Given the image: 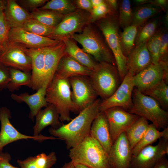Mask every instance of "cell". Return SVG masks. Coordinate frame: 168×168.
Wrapping results in <instances>:
<instances>
[{
  "label": "cell",
  "mask_w": 168,
  "mask_h": 168,
  "mask_svg": "<svg viewBox=\"0 0 168 168\" xmlns=\"http://www.w3.org/2000/svg\"><path fill=\"white\" fill-rule=\"evenodd\" d=\"M90 15L88 12L78 9L65 15L48 37L59 41L71 38L73 35L82 31L86 26L89 24Z\"/></svg>",
  "instance_id": "obj_8"
},
{
  "label": "cell",
  "mask_w": 168,
  "mask_h": 168,
  "mask_svg": "<svg viewBox=\"0 0 168 168\" xmlns=\"http://www.w3.org/2000/svg\"><path fill=\"white\" fill-rule=\"evenodd\" d=\"M10 28L6 20L3 12L0 16V53L8 42Z\"/></svg>",
  "instance_id": "obj_41"
},
{
  "label": "cell",
  "mask_w": 168,
  "mask_h": 168,
  "mask_svg": "<svg viewBox=\"0 0 168 168\" xmlns=\"http://www.w3.org/2000/svg\"><path fill=\"white\" fill-rule=\"evenodd\" d=\"M153 168H168V161L166 156L162 158Z\"/></svg>",
  "instance_id": "obj_48"
},
{
  "label": "cell",
  "mask_w": 168,
  "mask_h": 168,
  "mask_svg": "<svg viewBox=\"0 0 168 168\" xmlns=\"http://www.w3.org/2000/svg\"><path fill=\"white\" fill-rule=\"evenodd\" d=\"M62 41L65 44L66 54L79 63L93 70L97 63L90 55L80 48L71 38L65 39Z\"/></svg>",
  "instance_id": "obj_25"
},
{
  "label": "cell",
  "mask_w": 168,
  "mask_h": 168,
  "mask_svg": "<svg viewBox=\"0 0 168 168\" xmlns=\"http://www.w3.org/2000/svg\"><path fill=\"white\" fill-rule=\"evenodd\" d=\"M60 41L40 36L21 28H11L8 42L27 48H40L54 45Z\"/></svg>",
  "instance_id": "obj_16"
},
{
  "label": "cell",
  "mask_w": 168,
  "mask_h": 168,
  "mask_svg": "<svg viewBox=\"0 0 168 168\" xmlns=\"http://www.w3.org/2000/svg\"><path fill=\"white\" fill-rule=\"evenodd\" d=\"M6 4V1L0 0V16L4 12Z\"/></svg>",
  "instance_id": "obj_52"
},
{
  "label": "cell",
  "mask_w": 168,
  "mask_h": 168,
  "mask_svg": "<svg viewBox=\"0 0 168 168\" xmlns=\"http://www.w3.org/2000/svg\"><path fill=\"white\" fill-rule=\"evenodd\" d=\"M57 161L56 154L52 152L48 155L42 152L24 160L18 159L17 162L21 168H51Z\"/></svg>",
  "instance_id": "obj_26"
},
{
  "label": "cell",
  "mask_w": 168,
  "mask_h": 168,
  "mask_svg": "<svg viewBox=\"0 0 168 168\" xmlns=\"http://www.w3.org/2000/svg\"><path fill=\"white\" fill-rule=\"evenodd\" d=\"M11 118V114L9 109L5 106L0 108V153L2 152L5 146L20 140L32 139L42 142L46 140L58 139L52 136H47L41 134L37 136L23 134L12 125L10 120Z\"/></svg>",
  "instance_id": "obj_9"
},
{
  "label": "cell",
  "mask_w": 168,
  "mask_h": 168,
  "mask_svg": "<svg viewBox=\"0 0 168 168\" xmlns=\"http://www.w3.org/2000/svg\"><path fill=\"white\" fill-rule=\"evenodd\" d=\"M158 63L163 68L168 67V33L166 28L162 30L161 35Z\"/></svg>",
  "instance_id": "obj_40"
},
{
  "label": "cell",
  "mask_w": 168,
  "mask_h": 168,
  "mask_svg": "<svg viewBox=\"0 0 168 168\" xmlns=\"http://www.w3.org/2000/svg\"><path fill=\"white\" fill-rule=\"evenodd\" d=\"M133 17V11L129 0L119 2L118 20L119 27L124 28L131 25Z\"/></svg>",
  "instance_id": "obj_36"
},
{
  "label": "cell",
  "mask_w": 168,
  "mask_h": 168,
  "mask_svg": "<svg viewBox=\"0 0 168 168\" xmlns=\"http://www.w3.org/2000/svg\"><path fill=\"white\" fill-rule=\"evenodd\" d=\"M60 168H75L73 162L71 161H70L65 163Z\"/></svg>",
  "instance_id": "obj_51"
},
{
  "label": "cell",
  "mask_w": 168,
  "mask_h": 168,
  "mask_svg": "<svg viewBox=\"0 0 168 168\" xmlns=\"http://www.w3.org/2000/svg\"><path fill=\"white\" fill-rule=\"evenodd\" d=\"M108 156L111 168H130L132 149L125 132L121 133L113 143Z\"/></svg>",
  "instance_id": "obj_15"
},
{
  "label": "cell",
  "mask_w": 168,
  "mask_h": 168,
  "mask_svg": "<svg viewBox=\"0 0 168 168\" xmlns=\"http://www.w3.org/2000/svg\"><path fill=\"white\" fill-rule=\"evenodd\" d=\"M21 28L32 33L47 37L52 33L54 29L33 18L26 22Z\"/></svg>",
  "instance_id": "obj_37"
},
{
  "label": "cell",
  "mask_w": 168,
  "mask_h": 168,
  "mask_svg": "<svg viewBox=\"0 0 168 168\" xmlns=\"http://www.w3.org/2000/svg\"><path fill=\"white\" fill-rule=\"evenodd\" d=\"M106 1L112 10L118 14L119 2L116 0H107Z\"/></svg>",
  "instance_id": "obj_47"
},
{
  "label": "cell",
  "mask_w": 168,
  "mask_h": 168,
  "mask_svg": "<svg viewBox=\"0 0 168 168\" xmlns=\"http://www.w3.org/2000/svg\"><path fill=\"white\" fill-rule=\"evenodd\" d=\"M0 63L25 72L32 70L31 59L22 46L9 42L0 53Z\"/></svg>",
  "instance_id": "obj_14"
},
{
  "label": "cell",
  "mask_w": 168,
  "mask_h": 168,
  "mask_svg": "<svg viewBox=\"0 0 168 168\" xmlns=\"http://www.w3.org/2000/svg\"><path fill=\"white\" fill-rule=\"evenodd\" d=\"M142 93L153 98L163 110L167 111L168 86L163 80Z\"/></svg>",
  "instance_id": "obj_31"
},
{
  "label": "cell",
  "mask_w": 168,
  "mask_h": 168,
  "mask_svg": "<svg viewBox=\"0 0 168 168\" xmlns=\"http://www.w3.org/2000/svg\"><path fill=\"white\" fill-rule=\"evenodd\" d=\"M151 1V0H135L133 2L135 4L139 6L146 4H150Z\"/></svg>",
  "instance_id": "obj_50"
},
{
  "label": "cell",
  "mask_w": 168,
  "mask_h": 168,
  "mask_svg": "<svg viewBox=\"0 0 168 168\" xmlns=\"http://www.w3.org/2000/svg\"><path fill=\"white\" fill-rule=\"evenodd\" d=\"M101 101L100 99H97L68 123L63 124L57 128L50 127L49 129V133L53 137L64 140L67 149L75 147L90 134L92 122L100 113Z\"/></svg>",
  "instance_id": "obj_1"
},
{
  "label": "cell",
  "mask_w": 168,
  "mask_h": 168,
  "mask_svg": "<svg viewBox=\"0 0 168 168\" xmlns=\"http://www.w3.org/2000/svg\"><path fill=\"white\" fill-rule=\"evenodd\" d=\"M0 168H21L12 165L10 161L11 160L10 155L7 152L0 153Z\"/></svg>",
  "instance_id": "obj_43"
},
{
  "label": "cell",
  "mask_w": 168,
  "mask_h": 168,
  "mask_svg": "<svg viewBox=\"0 0 168 168\" xmlns=\"http://www.w3.org/2000/svg\"><path fill=\"white\" fill-rule=\"evenodd\" d=\"M36 121L33 128V136H37L47 127L50 126L57 128L62 124L60 120L59 115L55 106L48 104L43 110H41L35 116Z\"/></svg>",
  "instance_id": "obj_23"
},
{
  "label": "cell",
  "mask_w": 168,
  "mask_h": 168,
  "mask_svg": "<svg viewBox=\"0 0 168 168\" xmlns=\"http://www.w3.org/2000/svg\"><path fill=\"white\" fill-rule=\"evenodd\" d=\"M162 30L158 29L146 42L147 47L151 57L152 63L153 64H156L159 63L160 47Z\"/></svg>",
  "instance_id": "obj_38"
},
{
  "label": "cell",
  "mask_w": 168,
  "mask_h": 168,
  "mask_svg": "<svg viewBox=\"0 0 168 168\" xmlns=\"http://www.w3.org/2000/svg\"><path fill=\"white\" fill-rule=\"evenodd\" d=\"M155 146L148 145L136 155L133 156L130 168H153L157 162L168 153V140L159 139Z\"/></svg>",
  "instance_id": "obj_12"
},
{
  "label": "cell",
  "mask_w": 168,
  "mask_h": 168,
  "mask_svg": "<svg viewBox=\"0 0 168 168\" xmlns=\"http://www.w3.org/2000/svg\"><path fill=\"white\" fill-rule=\"evenodd\" d=\"M93 8L96 7L103 3V0H90Z\"/></svg>",
  "instance_id": "obj_49"
},
{
  "label": "cell",
  "mask_w": 168,
  "mask_h": 168,
  "mask_svg": "<svg viewBox=\"0 0 168 168\" xmlns=\"http://www.w3.org/2000/svg\"><path fill=\"white\" fill-rule=\"evenodd\" d=\"M4 12L6 20L11 28H21L26 22L32 18L30 14L13 0L6 1Z\"/></svg>",
  "instance_id": "obj_24"
},
{
  "label": "cell",
  "mask_w": 168,
  "mask_h": 168,
  "mask_svg": "<svg viewBox=\"0 0 168 168\" xmlns=\"http://www.w3.org/2000/svg\"><path fill=\"white\" fill-rule=\"evenodd\" d=\"M10 80L9 68L0 63V91L7 88Z\"/></svg>",
  "instance_id": "obj_42"
},
{
  "label": "cell",
  "mask_w": 168,
  "mask_h": 168,
  "mask_svg": "<svg viewBox=\"0 0 168 168\" xmlns=\"http://www.w3.org/2000/svg\"><path fill=\"white\" fill-rule=\"evenodd\" d=\"M158 25V20L156 19L146 22L139 27L135 40V47L146 42L157 31Z\"/></svg>",
  "instance_id": "obj_35"
},
{
  "label": "cell",
  "mask_w": 168,
  "mask_h": 168,
  "mask_svg": "<svg viewBox=\"0 0 168 168\" xmlns=\"http://www.w3.org/2000/svg\"><path fill=\"white\" fill-rule=\"evenodd\" d=\"M10 80L7 87L11 92L17 90L22 86L32 88L31 72H24L14 68H9Z\"/></svg>",
  "instance_id": "obj_30"
},
{
  "label": "cell",
  "mask_w": 168,
  "mask_h": 168,
  "mask_svg": "<svg viewBox=\"0 0 168 168\" xmlns=\"http://www.w3.org/2000/svg\"><path fill=\"white\" fill-rule=\"evenodd\" d=\"M75 168H90L83 165L73 163Z\"/></svg>",
  "instance_id": "obj_53"
},
{
  "label": "cell",
  "mask_w": 168,
  "mask_h": 168,
  "mask_svg": "<svg viewBox=\"0 0 168 168\" xmlns=\"http://www.w3.org/2000/svg\"><path fill=\"white\" fill-rule=\"evenodd\" d=\"M133 105L127 111L152 122L158 129L168 127V112L163 110L155 99L134 88Z\"/></svg>",
  "instance_id": "obj_4"
},
{
  "label": "cell",
  "mask_w": 168,
  "mask_h": 168,
  "mask_svg": "<svg viewBox=\"0 0 168 168\" xmlns=\"http://www.w3.org/2000/svg\"><path fill=\"white\" fill-rule=\"evenodd\" d=\"M163 138L168 140V127L160 131L152 124H149L144 136L132 150L133 156L136 155L142 149L152 144L158 139Z\"/></svg>",
  "instance_id": "obj_27"
},
{
  "label": "cell",
  "mask_w": 168,
  "mask_h": 168,
  "mask_svg": "<svg viewBox=\"0 0 168 168\" xmlns=\"http://www.w3.org/2000/svg\"><path fill=\"white\" fill-rule=\"evenodd\" d=\"M71 38L81 44L82 50L91 55L98 63L106 62L116 66L114 55L105 40L90 24L84 28L81 33L74 34Z\"/></svg>",
  "instance_id": "obj_6"
},
{
  "label": "cell",
  "mask_w": 168,
  "mask_h": 168,
  "mask_svg": "<svg viewBox=\"0 0 168 168\" xmlns=\"http://www.w3.org/2000/svg\"><path fill=\"white\" fill-rule=\"evenodd\" d=\"M47 87L45 86H42L31 95L27 92L21 93L19 95L12 94L11 97L17 102H24L27 105L30 109L29 117L34 122L35 117L41 109L46 107L48 104L45 97Z\"/></svg>",
  "instance_id": "obj_20"
},
{
  "label": "cell",
  "mask_w": 168,
  "mask_h": 168,
  "mask_svg": "<svg viewBox=\"0 0 168 168\" xmlns=\"http://www.w3.org/2000/svg\"><path fill=\"white\" fill-rule=\"evenodd\" d=\"M90 13L89 24L95 22L108 15H118V14L115 13L112 10L106 0H105L104 2L100 5L93 8Z\"/></svg>",
  "instance_id": "obj_39"
},
{
  "label": "cell",
  "mask_w": 168,
  "mask_h": 168,
  "mask_svg": "<svg viewBox=\"0 0 168 168\" xmlns=\"http://www.w3.org/2000/svg\"><path fill=\"white\" fill-rule=\"evenodd\" d=\"M162 11L160 8L149 3L138 6L133 11L131 25L138 28L149 19Z\"/></svg>",
  "instance_id": "obj_28"
},
{
  "label": "cell",
  "mask_w": 168,
  "mask_h": 168,
  "mask_svg": "<svg viewBox=\"0 0 168 168\" xmlns=\"http://www.w3.org/2000/svg\"><path fill=\"white\" fill-rule=\"evenodd\" d=\"M88 77L78 76L68 78L72 88V100L80 112L97 99L98 96Z\"/></svg>",
  "instance_id": "obj_11"
},
{
  "label": "cell",
  "mask_w": 168,
  "mask_h": 168,
  "mask_svg": "<svg viewBox=\"0 0 168 168\" xmlns=\"http://www.w3.org/2000/svg\"><path fill=\"white\" fill-rule=\"evenodd\" d=\"M138 27L132 25L124 28L119 33V39L122 52L127 57L135 47V40Z\"/></svg>",
  "instance_id": "obj_33"
},
{
  "label": "cell",
  "mask_w": 168,
  "mask_h": 168,
  "mask_svg": "<svg viewBox=\"0 0 168 168\" xmlns=\"http://www.w3.org/2000/svg\"><path fill=\"white\" fill-rule=\"evenodd\" d=\"M69 150L68 156L73 163L82 164L90 168H111L108 154L90 134Z\"/></svg>",
  "instance_id": "obj_3"
},
{
  "label": "cell",
  "mask_w": 168,
  "mask_h": 168,
  "mask_svg": "<svg viewBox=\"0 0 168 168\" xmlns=\"http://www.w3.org/2000/svg\"><path fill=\"white\" fill-rule=\"evenodd\" d=\"M78 9L91 13L93 8L90 0H77L74 1Z\"/></svg>",
  "instance_id": "obj_44"
},
{
  "label": "cell",
  "mask_w": 168,
  "mask_h": 168,
  "mask_svg": "<svg viewBox=\"0 0 168 168\" xmlns=\"http://www.w3.org/2000/svg\"><path fill=\"white\" fill-rule=\"evenodd\" d=\"M168 2V0H151L150 4L160 7L163 11H165L167 7Z\"/></svg>",
  "instance_id": "obj_46"
},
{
  "label": "cell",
  "mask_w": 168,
  "mask_h": 168,
  "mask_svg": "<svg viewBox=\"0 0 168 168\" xmlns=\"http://www.w3.org/2000/svg\"><path fill=\"white\" fill-rule=\"evenodd\" d=\"M114 57L117 70L122 81L127 72L128 58L122 51L119 32L118 15H110L96 22Z\"/></svg>",
  "instance_id": "obj_5"
},
{
  "label": "cell",
  "mask_w": 168,
  "mask_h": 168,
  "mask_svg": "<svg viewBox=\"0 0 168 168\" xmlns=\"http://www.w3.org/2000/svg\"><path fill=\"white\" fill-rule=\"evenodd\" d=\"M47 1L46 0H27L25 2L28 7L35 9L44 4Z\"/></svg>",
  "instance_id": "obj_45"
},
{
  "label": "cell",
  "mask_w": 168,
  "mask_h": 168,
  "mask_svg": "<svg viewBox=\"0 0 168 168\" xmlns=\"http://www.w3.org/2000/svg\"><path fill=\"white\" fill-rule=\"evenodd\" d=\"M163 71L159 64H151L133 76L134 88L142 92L163 80Z\"/></svg>",
  "instance_id": "obj_18"
},
{
  "label": "cell",
  "mask_w": 168,
  "mask_h": 168,
  "mask_svg": "<svg viewBox=\"0 0 168 168\" xmlns=\"http://www.w3.org/2000/svg\"><path fill=\"white\" fill-rule=\"evenodd\" d=\"M39 9L52 10L64 16L78 9L74 1L69 0H52Z\"/></svg>",
  "instance_id": "obj_34"
},
{
  "label": "cell",
  "mask_w": 168,
  "mask_h": 168,
  "mask_svg": "<svg viewBox=\"0 0 168 168\" xmlns=\"http://www.w3.org/2000/svg\"><path fill=\"white\" fill-rule=\"evenodd\" d=\"M168 12L167 11V12H166V13L165 16L164 21L165 25L167 27L168 26Z\"/></svg>",
  "instance_id": "obj_54"
},
{
  "label": "cell",
  "mask_w": 168,
  "mask_h": 168,
  "mask_svg": "<svg viewBox=\"0 0 168 168\" xmlns=\"http://www.w3.org/2000/svg\"><path fill=\"white\" fill-rule=\"evenodd\" d=\"M127 58V72H131L133 76L152 63L146 42L135 47Z\"/></svg>",
  "instance_id": "obj_22"
},
{
  "label": "cell",
  "mask_w": 168,
  "mask_h": 168,
  "mask_svg": "<svg viewBox=\"0 0 168 168\" xmlns=\"http://www.w3.org/2000/svg\"><path fill=\"white\" fill-rule=\"evenodd\" d=\"M89 77L94 90L102 100L110 97L122 82L116 66L105 62L97 63Z\"/></svg>",
  "instance_id": "obj_7"
},
{
  "label": "cell",
  "mask_w": 168,
  "mask_h": 168,
  "mask_svg": "<svg viewBox=\"0 0 168 168\" xmlns=\"http://www.w3.org/2000/svg\"><path fill=\"white\" fill-rule=\"evenodd\" d=\"M70 89L68 79L61 78L55 74L46 88V101L48 104L55 106L62 122H69L72 119L70 115L71 112H80L72 100Z\"/></svg>",
  "instance_id": "obj_2"
},
{
  "label": "cell",
  "mask_w": 168,
  "mask_h": 168,
  "mask_svg": "<svg viewBox=\"0 0 168 168\" xmlns=\"http://www.w3.org/2000/svg\"><path fill=\"white\" fill-rule=\"evenodd\" d=\"M103 112L108 122L113 143L140 117L119 106L110 108Z\"/></svg>",
  "instance_id": "obj_13"
},
{
  "label": "cell",
  "mask_w": 168,
  "mask_h": 168,
  "mask_svg": "<svg viewBox=\"0 0 168 168\" xmlns=\"http://www.w3.org/2000/svg\"><path fill=\"white\" fill-rule=\"evenodd\" d=\"M92 71L65 54L59 60L55 74L61 78L68 79L78 76L89 77Z\"/></svg>",
  "instance_id": "obj_21"
},
{
  "label": "cell",
  "mask_w": 168,
  "mask_h": 168,
  "mask_svg": "<svg viewBox=\"0 0 168 168\" xmlns=\"http://www.w3.org/2000/svg\"><path fill=\"white\" fill-rule=\"evenodd\" d=\"M30 15L32 18L54 28L59 23L64 16L52 10L39 9H35Z\"/></svg>",
  "instance_id": "obj_32"
},
{
  "label": "cell",
  "mask_w": 168,
  "mask_h": 168,
  "mask_svg": "<svg viewBox=\"0 0 168 168\" xmlns=\"http://www.w3.org/2000/svg\"><path fill=\"white\" fill-rule=\"evenodd\" d=\"M108 154L113 142L108 122L104 112H100L93 121L90 132Z\"/></svg>",
  "instance_id": "obj_19"
},
{
  "label": "cell",
  "mask_w": 168,
  "mask_h": 168,
  "mask_svg": "<svg viewBox=\"0 0 168 168\" xmlns=\"http://www.w3.org/2000/svg\"><path fill=\"white\" fill-rule=\"evenodd\" d=\"M1 158V156L0 155V160Z\"/></svg>",
  "instance_id": "obj_55"
},
{
  "label": "cell",
  "mask_w": 168,
  "mask_h": 168,
  "mask_svg": "<svg viewBox=\"0 0 168 168\" xmlns=\"http://www.w3.org/2000/svg\"><path fill=\"white\" fill-rule=\"evenodd\" d=\"M64 43L60 41L58 44L45 47L44 60L43 86L47 87L55 73L58 62L66 54Z\"/></svg>",
  "instance_id": "obj_17"
},
{
  "label": "cell",
  "mask_w": 168,
  "mask_h": 168,
  "mask_svg": "<svg viewBox=\"0 0 168 168\" xmlns=\"http://www.w3.org/2000/svg\"><path fill=\"white\" fill-rule=\"evenodd\" d=\"M133 75L127 72L119 86L108 98L101 100L99 107L100 112L114 107H120L128 111L133 106L132 93L134 88Z\"/></svg>",
  "instance_id": "obj_10"
},
{
  "label": "cell",
  "mask_w": 168,
  "mask_h": 168,
  "mask_svg": "<svg viewBox=\"0 0 168 168\" xmlns=\"http://www.w3.org/2000/svg\"><path fill=\"white\" fill-rule=\"evenodd\" d=\"M149 125L147 120L140 117L125 131L126 137L132 150L144 136Z\"/></svg>",
  "instance_id": "obj_29"
}]
</instances>
